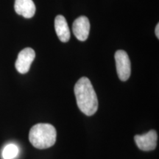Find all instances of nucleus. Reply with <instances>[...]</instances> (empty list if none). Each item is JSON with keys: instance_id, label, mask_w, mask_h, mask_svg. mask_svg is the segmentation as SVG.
<instances>
[{"instance_id": "obj_3", "label": "nucleus", "mask_w": 159, "mask_h": 159, "mask_svg": "<svg viewBox=\"0 0 159 159\" xmlns=\"http://www.w3.org/2000/svg\"><path fill=\"white\" fill-rule=\"evenodd\" d=\"M114 57L119 80L127 81L131 74V64L128 53L124 50H118L115 53Z\"/></svg>"}, {"instance_id": "obj_5", "label": "nucleus", "mask_w": 159, "mask_h": 159, "mask_svg": "<svg viewBox=\"0 0 159 159\" xmlns=\"http://www.w3.org/2000/svg\"><path fill=\"white\" fill-rule=\"evenodd\" d=\"M134 141L137 147L142 151H152L156 148L158 134L156 131L151 130L148 133L142 135H136Z\"/></svg>"}, {"instance_id": "obj_1", "label": "nucleus", "mask_w": 159, "mask_h": 159, "mask_svg": "<svg viewBox=\"0 0 159 159\" xmlns=\"http://www.w3.org/2000/svg\"><path fill=\"white\" fill-rule=\"evenodd\" d=\"M75 94L80 110L86 116H92L98 109V99L90 80L83 77L75 85Z\"/></svg>"}, {"instance_id": "obj_6", "label": "nucleus", "mask_w": 159, "mask_h": 159, "mask_svg": "<svg viewBox=\"0 0 159 159\" xmlns=\"http://www.w3.org/2000/svg\"><path fill=\"white\" fill-rule=\"evenodd\" d=\"M72 31L79 41H85L88 39L90 32V22L88 18L85 16L77 18L73 23Z\"/></svg>"}, {"instance_id": "obj_7", "label": "nucleus", "mask_w": 159, "mask_h": 159, "mask_svg": "<svg viewBox=\"0 0 159 159\" xmlns=\"http://www.w3.org/2000/svg\"><path fill=\"white\" fill-rule=\"evenodd\" d=\"M14 9L17 14L26 19H30L35 13V5L33 0H15Z\"/></svg>"}, {"instance_id": "obj_9", "label": "nucleus", "mask_w": 159, "mask_h": 159, "mask_svg": "<svg viewBox=\"0 0 159 159\" xmlns=\"http://www.w3.org/2000/svg\"><path fill=\"white\" fill-rule=\"evenodd\" d=\"M19 148L14 144L6 145L2 151V158L4 159H13L19 154Z\"/></svg>"}, {"instance_id": "obj_8", "label": "nucleus", "mask_w": 159, "mask_h": 159, "mask_svg": "<svg viewBox=\"0 0 159 159\" xmlns=\"http://www.w3.org/2000/svg\"><path fill=\"white\" fill-rule=\"evenodd\" d=\"M55 29L57 37L62 42H67L70 39V31L64 16L59 15L55 19Z\"/></svg>"}, {"instance_id": "obj_10", "label": "nucleus", "mask_w": 159, "mask_h": 159, "mask_svg": "<svg viewBox=\"0 0 159 159\" xmlns=\"http://www.w3.org/2000/svg\"><path fill=\"white\" fill-rule=\"evenodd\" d=\"M155 33H156V35L157 39H159V25H158V24L156 25Z\"/></svg>"}, {"instance_id": "obj_2", "label": "nucleus", "mask_w": 159, "mask_h": 159, "mask_svg": "<svg viewBox=\"0 0 159 159\" xmlns=\"http://www.w3.org/2000/svg\"><path fill=\"white\" fill-rule=\"evenodd\" d=\"M56 129L51 124L39 123L35 125L30 130V142L34 148L39 150L52 147L56 142Z\"/></svg>"}, {"instance_id": "obj_4", "label": "nucleus", "mask_w": 159, "mask_h": 159, "mask_svg": "<svg viewBox=\"0 0 159 159\" xmlns=\"http://www.w3.org/2000/svg\"><path fill=\"white\" fill-rule=\"evenodd\" d=\"M35 57V52L32 48L27 47L22 49L18 55L15 66L21 74H26L30 69L32 63Z\"/></svg>"}]
</instances>
